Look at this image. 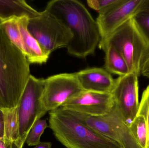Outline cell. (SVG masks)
Listing matches in <instances>:
<instances>
[{
	"mask_svg": "<svg viewBox=\"0 0 149 148\" xmlns=\"http://www.w3.org/2000/svg\"><path fill=\"white\" fill-rule=\"evenodd\" d=\"M132 19L149 46V14L139 12L134 16Z\"/></svg>",
	"mask_w": 149,
	"mask_h": 148,
	"instance_id": "d6986e66",
	"label": "cell"
},
{
	"mask_svg": "<svg viewBox=\"0 0 149 148\" xmlns=\"http://www.w3.org/2000/svg\"><path fill=\"white\" fill-rule=\"evenodd\" d=\"M123 0H88L87 3L91 8L99 14H103L113 8Z\"/></svg>",
	"mask_w": 149,
	"mask_h": 148,
	"instance_id": "ffe728a7",
	"label": "cell"
},
{
	"mask_svg": "<svg viewBox=\"0 0 149 148\" xmlns=\"http://www.w3.org/2000/svg\"><path fill=\"white\" fill-rule=\"evenodd\" d=\"M110 45L113 47L125 59L130 73L140 75L141 66L149 46L135 25L130 19L101 40L98 47Z\"/></svg>",
	"mask_w": 149,
	"mask_h": 148,
	"instance_id": "277c9868",
	"label": "cell"
},
{
	"mask_svg": "<svg viewBox=\"0 0 149 148\" xmlns=\"http://www.w3.org/2000/svg\"><path fill=\"white\" fill-rule=\"evenodd\" d=\"M139 12L149 14V0H144V2L142 5Z\"/></svg>",
	"mask_w": 149,
	"mask_h": 148,
	"instance_id": "cb8c5ba5",
	"label": "cell"
},
{
	"mask_svg": "<svg viewBox=\"0 0 149 148\" xmlns=\"http://www.w3.org/2000/svg\"><path fill=\"white\" fill-rule=\"evenodd\" d=\"M137 115L142 116L145 118L148 129L147 148H149V85L143 93Z\"/></svg>",
	"mask_w": 149,
	"mask_h": 148,
	"instance_id": "44dd1931",
	"label": "cell"
},
{
	"mask_svg": "<svg viewBox=\"0 0 149 148\" xmlns=\"http://www.w3.org/2000/svg\"><path fill=\"white\" fill-rule=\"evenodd\" d=\"M140 75L149 79V48L142 63Z\"/></svg>",
	"mask_w": 149,
	"mask_h": 148,
	"instance_id": "7402d4cb",
	"label": "cell"
},
{
	"mask_svg": "<svg viewBox=\"0 0 149 148\" xmlns=\"http://www.w3.org/2000/svg\"><path fill=\"white\" fill-rule=\"evenodd\" d=\"M30 64L0 23V109L18 106L31 75Z\"/></svg>",
	"mask_w": 149,
	"mask_h": 148,
	"instance_id": "7a4b0ae2",
	"label": "cell"
},
{
	"mask_svg": "<svg viewBox=\"0 0 149 148\" xmlns=\"http://www.w3.org/2000/svg\"><path fill=\"white\" fill-rule=\"evenodd\" d=\"M29 18L14 17L0 23L13 43L25 55L30 63L42 64L49 56L46 54L28 29Z\"/></svg>",
	"mask_w": 149,
	"mask_h": 148,
	"instance_id": "9c48e42d",
	"label": "cell"
},
{
	"mask_svg": "<svg viewBox=\"0 0 149 148\" xmlns=\"http://www.w3.org/2000/svg\"><path fill=\"white\" fill-rule=\"evenodd\" d=\"M114 106L111 93L84 90L61 107L72 112L101 116L108 114Z\"/></svg>",
	"mask_w": 149,
	"mask_h": 148,
	"instance_id": "8fae6325",
	"label": "cell"
},
{
	"mask_svg": "<svg viewBox=\"0 0 149 148\" xmlns=\"http://www.w3.org/2000/svg\"><path fill=\"white\" fill-rule=\"evenodd\" d=\"M40 12L23 0H0V23L14 17H26L29 19L38 16Z\"/></svg>",
	"mask_w": 149,
	"mask_h": 148,
	"instance_id": "5bb4252c",
	"label": "cell"
},
{
	"mask_svg": "<svg viewBox=\"0 0 149 148\" xmlns=\"http://www.w3.org/2000/svg\"><path fill=\"white\" fill-rule=\"evenodd\" d=\"M105 54L104 68L110 74H115L120 76L130 73L129 68L123 56L110 45L99 47Z\"/></svg>",
	"mask_w": 149,
	"mask_h": 148,
	"instance_id": "2e32d148",
	"label": "cell"
},
{
	"mask_svg": "<svg viewBox=\"0 0 149 148\" xmlns=\"http://www.w3.org/2000/svg\"><path fill=\"white\" fill-rule=\"evenodd\" d=\"M133 137L141 148H147L148 129L145 118L142 116H136L129 127Z\"/></svg>",
	"mask_w": 149,
	"mask_h": 148,
	"instance_id": "e0dca14e",
	"label": "cell"
},
{
	"mask_svg": "<svg viewBox=\"0 0 149 148\" xmlns=\"http://www.w3.org/2000/svg\"><path fill=\"white\" fill-rule=\"evenodd\" d=\"M0 148H8L5 146L3 139H0Z\"/></svg>",
	"mask_w": 149,
	"mask_h": 148,
	"instance_id": "484cf974",
	"label": "cell"
},
{
	"mask_svg": "<svg viewBox=\"0 0 149 148\" xmlns=\"http://www.w3.org/2000/svg\"><path fill=\"white\" fill-rule=\"evenodd\" d=\"M4 135V122L2 113L0 110V139H3Z\"/></svg>",
	"mask_w": 149,
	"mask_h": 148,
	"instance_id": "603a6c76",
	"label": "cell"
},
{
	"mask_svg": "<svg viewBox=\"0 0 149 148\" xmlns=\"http://www.w3.org/2000/svg\"><path fill=\"white\" fill-rule=\"evenodd\" d=\"M84 90L75 73H63L49 76L45 79L42 98L43 107L46 112L52 111Z\"/></svg>",
	"mask_w": 149,
	"mask_h": 148,
	"instance_id": "ba28073f",
	"label": "cell"
},
{
	"mask_svg": "<svg viewBox=\"0 0 149 148\" xmlns=\"http://www.w3.org/2000/svg\"><path fill=\"white\" fill-rule=\"evenodd\" d=\"M48 127L46 120L41 119L38 120L28 134L25 143L29 146H36L40 143L41 136Z\"/></svg>",
	"mask_w": 149,
	"mask_h": 148,
	"instance_id": "ac0fdd59",
	"label": "cell"
},
{
	"mask_svg": "<svg viewBox=\"0 0 149 148\" xmlns=\"http://www.w3.org/2000/svg\"><path fill=\"white\" fill-rule=\"evenodd\" d=\"M45 10L54 15L69 28L72 38L68 53L81 58L93 54L101 40L100 30L85 5L77 0H53Z\"/></svg>",
	"mask_w": 149,
	"mask_h": 148,
	"instance_id": "6da1fadb",
	"label": "cell"
},
{
	"mask_svg": "<svg viewBox=\"0 0 149 148\" xmlns=\"http://www.w3.org/2000/svg\"><path fill=\"white\" fill-rule=\"evenodd\" d=\"M49 127L67 148H123L87 126L63 107L49 112Z\"/></svg>",
	"mask_w": 149,
	"mask_h": 148,
	"instance_id": "3957f363",
	"label": "cell"
},
{
	"mask_svg": "<svg viewBox=\"0 0 149 148\" xmlns=\"http://www.w3.org/2000/svg\"><path fill=\"white\" fill-rule=\"evenodd\" d=\"M138 77L132 73L119 76L115 80L111 93L117 110L129 127L137 116L139 109Z\"/></svg>",
	"mask_w": 149,
	"mask_h": 148,
	"instance_id": "30bf717a",
	"label": "cell"
},
{
	"mask_svg": "<svg viewBox=\"0 0 149 148\" xmlns=\"http://www.w3.org/2000/svg\"><path fill=\"white\" fill-rule=\"evenodd\" d=\"M28 29L49 56L56 50L67 47L72 38L69 28L61 20L45 10L38 16L29 19Z\"/></svg>",
	"mask_w": 149,
	"mask_h": 148,
	"instance_id": "5b68a950",
	"label": "cell"
},
{
	"mask_svg": "<svg viewBox=\"0 0 149 148\" xmlns=\"http://www.w3.org/2000/svg\"><path fill=\"white\" fill-rule=\"evenodd\" d=\"M144 0H123L96 19L102 39L107 37L124 23L140 12Z\"/></svg>",
	"mask_w": 149,
	"mask_h": 148,
	"instance_id": "7c38bea8",
	"label": "cell"
},
{
	"mask_svg": "<svg viewBox=\"0 0 149 148\" xmlns=\"http://www.w3.org/2000/svg\"><path fill=\"white\" fill-rule=\"evenodd\" d=\"M83 90L112 93L115 80L104 68L91 67L75 73Z\"/></svg>",
	"mask_w": 149,
	"mask_h": 148,
	"instance_id": "4fadbf2b",
	"label": "cell"
},
{
	"mask_svg": "<svg viewBox=\"0 0 149 148\" xmlns=\"http://www.w3.org/2000/svg\"><path fill=\"white\" fill-rule=\"evenodd\" d=\"M3 114L4 122L3 142L8 148H17L19 136L17 107L11 109H0Z\"/></svg>",
	"mask_w": 149,
	"mask_h": 148,
	"instance_id": "9a60e30c",
	"label": "cell"
},
{
	"mask_svg": "<svg viewBox=\"0 0 149 148\" xmlns=\"http://www.w3.org/2000/svg\"><path fill=\"white\" fill-rule=\"evenodd\" d=\"M69 111L87 126L102 135L116 142L123 148H141L133 137L129 127L123 120L115 104L111 111L103 116H90Z\"/></svg>",
	"mask_w": 149,
	"mask_h": 148,
	"instance_id": "52a82bcc",
	"label": "cell"
},
{
	"mask_svg": "<svg viewBox=\"0 0 149 148\" xmlns=\"http://www.w3.org/2000/svg\"><path fill=\"white\" fill-rule=\"evenodd\" d=\"M51 142H40L39 144L36 146L34 148H51Z\"/></svg>",
	"mask_w": 149,
	"mask_h": 148,
	"instance_id": "d4e9b609",
	"label": "cell"
},
{
	"mask_svg": "<svg viewBox=\"0 0 149 148\" xmlns=\"http://www.w3.org/2000/svg\"><path fill=\"white\" fill-rule=\"evenodd\" d=\"M44 83V79L31 75L24 88L17 106L19 136L17 148H22L34 123L47 112L42 101Z\"/></svg>",
	"mask_w": 149,
	"mask_h": 148,
	"instance_id": "8992f818",
	"label": "cell"
}]
</instances>
